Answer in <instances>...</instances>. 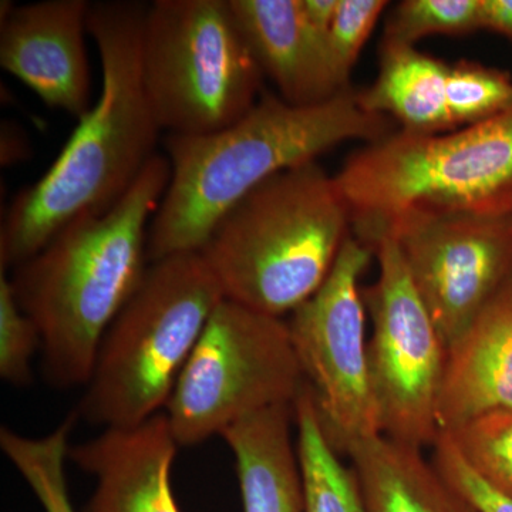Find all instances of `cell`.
Listing matches in <instances>:
<instances>
[{"label": "cell", "instance_id": "obj_22", "mask_svg": "<svg viewBox=\"0 0 512 512\" xmlns=\"http://www.w3.org/2000/svg\"><path fill=\"white\" fill-rule=\"evenodd\" d=\"M446 101L453 130L483 123L512 107L511 76L470 60L448 64Z\"/></svg>", "mask_w": 512, "mask_h": 512}, {"label": "cell", "instance_id": "obj_16", "mask_svg": "<svg viewBox=\"0 0 512 512\" xmlns=\"http://www.w3.org/2000/svg\"><path fill=\"white\" fill-rule=\"evenodd\" d=\"M292 420L293 404H276L222 431L235 457L244 512H306Z\"/></svg>", "mask_w": 512, "mask_h": 512}, {"label": "cell", "instance_id": "obj_6", "mask_svg": "<svg viewBox=\"0 0 512 512\" xmlns=\"http://www.w3.org/2000/svg\"><path fill=\"white\" fill-rule=\"evenodd\" d=\"M355 237L373 251L412 210H512V107L443 133L394 131L350 156L335 175Z\"/></svg>", "mask_w": 512, "mask_h": 512}, {"label": "cell", "instance_id": "obj_4", "mask_svg": "<svg viewBox=\"0 0 512 512\" xmlns=\"http://www.w3.org/2000/svg\"><path fill=\"white\" fill-rule=\"evenodd\" d=\"M350 228L335 175L315 161L249 192L221 218L200 254L225 299L282 318L319 291Z\"/></svg>", "mask_w": 512, "mask_h": 512}, {"label": "cell", "instance_id": "obj_18", "mask_svg": "<svg viewBox=\"0 0 512 512\" xmlns=\"http://www.w3.org/2000/svg\"><path fill=\"white\" fill-rule=\"evenodd\" d=\"M448 64L416 46L384 42L375 82L357 99L363 109L396 121L416 136L453 130L448 120Z\"/></svg>", "mask_w": 512, "mask_h": 512}, {"label": "cell", "instance_id": "obj_8", "mask_svg": "<svg viewBox=\"0 0 512 512\" xmlns=\"http://www.w3.org/2000/svg\"><path fill=\"white\" fill-rule=\"evenodd\" d=\"M305 382L288 322L222 299L167 403L178 446H195L276 404Z\"/></svg>", "mask_w": 512, "mask_h": 512}, {"label": "cell", "instance_id": "obj_26", "mask_svg": "<svg viewBox=\"0 0 512 512\" xmlns=\"http://www.w3.org/2000/svg\"><path fill=\"white\" fill-rule=\"evenodd\" d=\"M433 464L451 487L477 512H512V498L494 490L467 466L453 441L441 433L433 446Z\"/></svg>", "mask_w": 512, "mask_h": 512}, {"label": "cell", "instance_id": "obj_10", "mask_svg": "<svg viewBox=\"0 0 512 512\" xmlns=\"http://www.w3.org/2000/svg\"><path fill=\"white\" fill-rule=\"evenodd\" d=\"M373 255L372 249L350 235L319 291L288 320L303 379L323 431L339 453L380 434L367 360L366 305L360 289V278Z\"/></svg>", "mask_w": 512, "mask_h": 512}, {"label": "cell", "instance_id": "obj_17", "mask_svg": "<svg viewBox=\"0 0 512 512\" xmlns=\"http://www.w3.org/2000/svg\"><path fill=\"white\" fill-rule=\"evenodd\" d=\"M366 512H477L423 450L379 436L346 450Z\"/></svg>", "mask_w": 512, "mask_h": 512}, {"label": "cell", "instance_id": "obj_21", "mask_svg": "<svg viewBox=\"0 0 512 512\" xmlns=\"http://www.w3.org/2000/svg\"><path fill=\"white\" fill-rule=\"evenodd\" d=\"M446 434L481 480L512 498V410L481 414Z\"/></svg>", "mask_w": 512, "mask_h": 512}, {"label": "cell", "instance_id": "obj_20", "mask_svg": "<svg viewBox=\"0 0 512 512\" xmlns=\"http://www.w3.org/2000/svg\"><path fill=\"white\" fill-rule=\"evenodd\" d=\"M79 414L74 413L43 437H26L3 427L0 446L10 463L32 488L45 512H76L67 487L69 436Z\"/></svg>", "mask_w": 512, "mask_h": 512}, {"label": "cell", "instance_id": "obj_2", "mask_svg": "<svg viewBox=\"0 0 512 512\" xmlns=\"http://www.w3.org/2000/svg\"><path fill=\"white\" fill-rule=\"evenodd\" d=\"M389 120L363 109L352 89L316 106L264 94L220 131L168 134L171 177L148 231V259L200 252L221 218L269 178L346 141L382 140L393 133Z\"/></svg>", "mask_w": 512, "mask_h": 512}, {"label": "cell", "instance_id": "obj_27", "mask_svg": "<svg viewBox=\"0 0 512 512\" xmlns=\"http://www.w3.org/2000/svg\"><path fill=\"white\" fill-rule=\"evenodd\" d=\"M478 29L491 30L512 40V0H480Z\"/></svg>", "mask_w": 512, "mask_h": 512}, {"label": "cell", "instance_id": "obj_19", "mask_svg": "<svg viewBox=\"0 0 512 512\" xmlns=\"http://www.w3.org/2000/svg\"><path fill=\"white\" fill-rule=\"evenodd\" d=\"M306 512H366L352 466L339 458L320 423L315 400L303 382L293 402Z\"/></svg>", "mask_w": 512, "mask_h": 512}, {"label": "cell", "instance_id": "obj_25", "mask_svg": "<svg viewBox=\"0 0 512 512\" xmlns=\"http://www.w3.org/2000/svg\"><path fill=\"white\" fill-rule=\"evenodd\" d=\"M387 5L384 0H340L328 43L336 73L345 86H349L353 67Z\"/></svg>", "mask_w": 512, "mask_h": 512}, {"label": "cell", "instance_id": "obj_28", "mask_svg": "<svg viewBox=\"0 0 512 512\" xmlns=\"http://www.w3.org/2000/svg\"><path fill=\"white\" fill-rule=\"evenodd\" d=\"M340 0H301L303 16L319 32L329 35Z\"/></svg>", "mask_w": 512, "mask_h": 512}, {"label": "cell", "instance_id": "obj_7", "mask_svg": "<svg viewBox=\"0 0 512 512\" xmlns=\"http://www.w3.org/2000/svg\"><path fill=\"white\" fill-rule=\"evenodd\" d=\"M144 87L161 130L204 136L261 99L262 73L229 0H156L141 32Z\"/></svg>", "mask_w": 512, "mask_h": 512}, {"label": "cell", "instance_id": "obj_11", "mask_svg": "<svg viewBox=\"0 0 512 512\" xmlns=\"http://www.w3.org/2000/svg\"><path fill=\"white\" fill-rule=\"evenodd\" d=\"M383 235L397 242L447 349L512 276V210H412Z\"/></svg>", "mask_w": 512, "mask_h": 512}, {"label": "cell", "instance_id": "obj_14", "mask_svg": "<svg viewBox=\"0 0 512 512\" xmlns=\"http://www.w3.org/2000/svg\"><path fill=\"white\" fill-rule=\"evenodd\" d=\"M264 76L293 106H316L349 90L336 73L328 35L303 16L301 0H229Z\"/></svg>", "mask_w": 512, "mask_h": 512}, {"label": "cell", "instance_id": "obj_1", "mask_svg": "<svg viewBox=\"0 0 512 512\" xmlns=\"http://www.w3.org/2000/svg\"><path fill=\"white\" fill-rule=\"evenodd\" d=\"M146 10L134 0L90 8L87 33L101 62L99 100L46 174L10 205L0 229L2 271L28 261L76 218L109 210L156 156L161 127L141 69Z\"/></svg>", "mask_w": 512, "mask_h": 512}, {"label": "cell", "instance_id": "obj_3", "mask_svg": "<svg viewBox=\"0 0 512 512\" xmlns=\"http://www.w3.org/2000/svg\"><path fill=\"white\" fill-rule=\"evenodd\" d=\"M170 177L157 153L113 207L76 218L13 268L10 284L39 329L55 386L89 383L101 340L146 274L148 231Z\"/></svg>", "mask_w": 512, "mask_h": 512}, {"label": "cell", "instance_id": "obj_13", "mask_svg": "<svg viewBox=\"0 0 512 512\" xmlns=\"http://www.w3.org/2000/svg\"><path fill=\"white\" fill-rule=\"evenodd\" d=\"M177 448L167 414L160 413L70 447V460L96 478L83 512H181L171 488Z\"/></svg>", "mask_w": 512, "mask_h": 512}, {"label": "cell", "instance_id": "obj_5", "mask_svg": "<svg viewBox=\"0 0 512 512\" xmlns=\"http://www.w3.org/2000/svg\"><path fill=\"white\" fill-rule=\"evenodd\" d=\"M222 299L200 252L153 262L101 340L77 414L106 429L156 416Z\"/></svg>", "mask_w": 512, "mask_h": 512}, {"label": "cell", "instance_id": "obj_12", "mask_svg": "<svg viewBox=\"0 0 512 512\" xmlns=\"http://www.w3.org/2000/svg\"><path fill=\"white\" fill-rule=\"evenodd\" d=\"M92 3L45 0L9 6L0 26V66L52 109L82 119L92 109L84 35Z\"/></svg>", "mask_w": 512, "mask_h": 512}, {"label": "cell", "instance_id": "obj_9", "mask_svg": "<svg viewBox=\"0 0 512 512\" xmlns=\"http://www.w3.org/2000/svg\"><path fill=\"white\" fill-rule=\"evenodd\" d=\"M373 252L379 275L363 289V299L373 322L367 360L380 434L423 450L441 434L437 404L447 348L397 242L383 235Z\"/></svg>", "mask_w": 512, "mask_h": 512}, {"label": "cell", "instance_id": "obj_23", "mask_svg": "<svg viewBox=\"0 0 512 512\" xmlns=\"http://www.w3.org/2000/svg\"><path fill=\"white\" fill-rule=\"evenodd\" d=\"M480 0H404L390 13L384 42L416 46L433 35H466L478 30Z\"/></svg>", "mask_w": 512, "mask_h": 512}, {"label": "cell", "instance_id": "obj_24", "mask_svg": "<svg viewBox=\"0 0 512 512\" xmlns=\"http://www.w3.org/2000/svg\"><path fill=\"white\" fill-rule=\"evenodd\" d=\"M42 343L39 329L20 308L10 279L0 276V376L16 387L32 383V359Z\"/></svg>", "mask_w": 512, "mask_h": 512}, {"label": "cell", "instance_id": "obj_15", "mask_svg": "<svg viewBox=\"0 0 512 512\" xmlns=\"http://www.w3.org/2000/svg\"><path fill=\"white\" fill-rule=\"evenodd\" d=\"M494 410H512V276L447 349L441 433Z\"/></svg>", "mask_w": 512, "mask_h": 512}]
</instances>
